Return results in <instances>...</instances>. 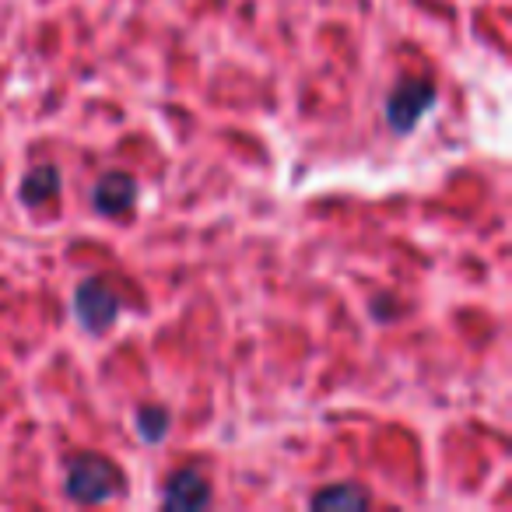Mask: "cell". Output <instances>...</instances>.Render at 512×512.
I'll return each mask as SVG.
<instances>
[{"label": "cell", "instance_id": "obj_1", "mask_svg": "<svg viewBox=\"0 0 512 512\" xmlns=\"http://www.w3.org/2000/svg\"><path fill=\"white\" fill-rule=\"evenodd\" d=\"M123 488V474L102 453H78L67 460L64 491L78 505H102Z\"/></svg>", "mask_w": 512, "mask_h": 512}, {"label": "cell", "instance_id": "obj_2", "mask_svg": "<svg viewBox=\"0 0 512 512\" xmlns=\"http://www.w3.org/2000/svg\"><path fill=\"white\" fill-rule=\"evenodd\" d=\"M435 99H439V92H435V81L428 78H407L393 85L390 99H386V123L393 134H411L421 123V116L435 106Z\"/></svg>", "mask_w": 512, "mask_h": 512}, {"label": "cell", "instance_id": "obj_3", "mask_svg": "<svg viewBox=\"0 0 512 512\" xmlns=\"http://www.w3.org/2000/svg\"><path fill=\"white\" fill-rule=\"evenodd\" d=\"M74 316L88 334H106L120 320V295L102 278H85L74 292Z\"/></svg>", "mask_w": 512, "mask_h": 512}, {"label": "cell", "instance_id": "obj_4", "mask_svg": "<svg viewBox=\"0 0 512 512\" xmlns=\"http://www.w3.org/2000/svg\"><path fill=\"white\" fill-rule=\"evenodd\" d=\"M165 509H207L211 505V481L197 467H183L165 481Z\"/></svg>", "mask_w": 512, "mask_h": 512}, {"label": "cell", "instance_id": "obj_5", "mask_svg": "<svg viewBox=\"0 0 512 512\" xmlns=\"http://www.w3.org/2000/svg\"><path fill=\"white\" fill-rule=\"evenodd\" d=\"M137 204V179L127 172H106L92 190V207L102 218H120Z\"/></svg>", "mask_w": 512, "mask_h": 512}, {"label": "cell", "instance_id": "obj_6", "mask_svg": "<svg viewBox=\"0 0 512 512\" xmlns=\"http://www.w3.org/2000/svg\"><path fill=\"white\" fill-rule=\"evenodd\" d=\"M309 509H323V512H355V509H365V505H372V495L365 488H358V484H327V488H320L316 495H309Z\"/></svg>", "mask_w": 512, "mask_h": 512}, {"label": "cell", "instance_id": "obj_7", "mask_svg": "<svg viewBox=\"0 0 512 512\" xmlns=\"http://www.w3.org/2000/svg\"><path fill=\"white\" fill-rule=\"evenodd\" d=\"M60 193V169L57 165H36L22 179V200L25 204H46Z\"/></svg>", "mask_w": 512, "mask_h": 512}, {"label": "cell", "instance_id": "obj_8", "mask_svg": "<svg viewBox=\"0 0 512 512\" xmlns=\"http://www.w3.org/2000/svg\"><path fill=\"white\" fill-rule=\"evenodd\" d=\"M137 435H141V442H148V446H158V442H165V435H169V411L158 404H144L137 407Z\"/></svg>", "mask_w": 512, "mask_h": 512}, {"label": "cell", "instance_id": "obj_9", "mask_svg": "<svg viewBox=\"0 0 512 512\" xmlns=\"http://www.w3.org/2000/svg\"><path fill=\"white\" fill-rule=\"evenodd\" d=\"M372 313H376L379 316V320H393V313H397V306H393V302L390 299H376V302H372Z\"/></svg>", "mask_w": 512, "mask_h": 512}]
</instances>
